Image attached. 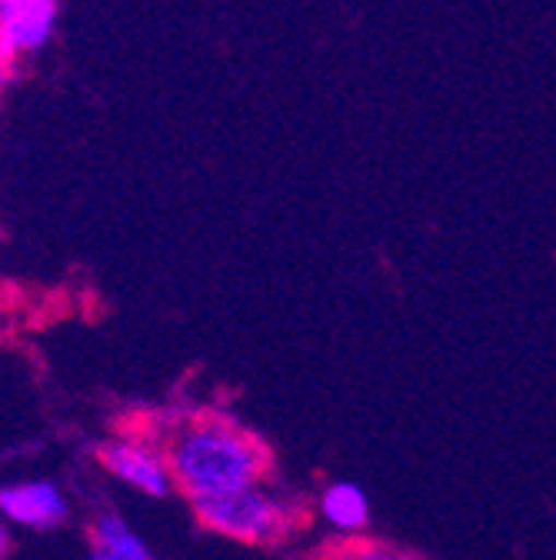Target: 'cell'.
I'll use <instances>...</instances> for the list:
<instances>
[{
    "label": "cell",
    "mask_w": 556,
    "mask_h": 560,
    "mask_svg": "<svg viewBox=\"0 0 556 560\" xmlns=\"http://www.w3.org/2000/svg\"><path fill=\"white\" fill-rule=\"evenodd\" d=\"M174 487L187 501L253 487L273 477V451L263 438L224 413H193L164 438Z\"/></svg>",
    "instance_id": "6da1fadb"
},
{
    "label": "cell",
    "mask_w": 556,
    "mask_h": 560,
    "mask_svg": "<svg viewBox=\"0 0 556 560\" xmlns=\"http://www.w3.org/2000/svg\"><path fill=\"white\" fill-rule=\"evenodd\" d=\"M190 511L203 530L221 534L237 544H250V547H273L287 540L297 527L294 508L284 498H276L263 483L193 498Z\"/></svg>",
    "instance_id": "7a4b0ae2"
},
{
    "label": "cell",
    "mask_w": 556,
    "mask_h": 560,
    "mask_svg": "<svg viewBox=\"0 0 556 560\" xmlns=\"http://www.w3.org/2000/svg\"><path fill=\"white\" fill-rule=\"evenodd\" d=\"M100 467L120 483L141 490L147 498H167L174 487V474L161 444L144 438H110L97 447Z\"/></svg>",
    "instance_id": "3957f363"
},
{
    "label": "cell",
    "mask_w": 556,
    "mask_h": 560,
    "mask_svg": "<svg viewBox=\"0 0 556 560\" xmlns=\"http://www.w3.org/2000/svg\"><path fill=\"white\" fill-rule=\"evenodd\" d=\"M57 0H0V60L40 50L54 37Z\"/></svg>",
    "instance_id": "277c9868"
},
{
    "label": "cell",
    "mask_w": 556,
    "mask_h": 560,
    "mask_svg": "<svg viewBox=\"0 0 556 560\" xmlns=\"http://www.w3.org/2000/svg\"><path fill=\"white\" fill-rule=\"evenodd\" d=\"M67 511L71 504L54 480H21L0 487V517L14 527L50 530L67 521Z\"/></svg>",
    "instance_id": "5b68a950"
},
{
    "label": "cell",
    "mask_w": 556,
    "mask_h": 560,
    "mask_svg": "<svg viewBox=\"0 0 556 560\" xmlns=\"http://www.w3.org/2000/svg\"><path fill=\"white\" fill-rule=\"evenodd\" d=\"M317 504H320V517L340 537H360L370 524V501H367L364 490L351 480L327 483Z\"/></svg>",
    "instance_id": "8992f818"
},
{
    "label": "cell",
    "mask_w": 556,
    "mask_h": 560,
    "mask_svg": "<svg viewBox=\"0 0 556 560\" xmlns=\"http://www.w3.org/2000/svg\"><path fill=\"white\" fill-rule=\"evenodd\" d=\"M91 540L97 550L117 557V560H151L147 544L137 537V530L114 511H104L94 524H91Z\"/></svg>",
    "instance_id": "52a82bcc"
},
{
    "label": "cell",
    "mask_w": 556,
    "mask_h": 560,
    "mask_svg": "<svg viewBox=\"0 0 556 560\" xmlns=\"http://www.w3.org/2000/svg\"><path fill=\"white\" fill-rule=\"evenodd\" d=\"M314 560H430L424 553H416L400 544L374 540V537H336L330 540Z\"/></svg>",
    "instance_id": "ba28073f"
},
{
    "label": "cell",
    "mask_w": 556,
    "mask_h": 560,
    "mask_svg": "<svg viewBox=\"0 0 556 560\" xmlns=\"http://www.w3.org/2000/svg\"><path fill=\"white\" fill-rule=\"evenodd\" d=\"M11 547H14V540H11L8 521H0V560H8V557H11Z\"/></svg>",
    "instance_id": "9c48e42d"
},
{
    "label": "cell",
    "mask_w": 556,
    "mask_h": 560,
    "mask_svg": "<svg viewBox=\"0 0 556 560\" xmlns=\"http://www.w3.org/2000/svg\"><path fill=\"white\" fill-rule=\"evenodd\" d=\"M11 84V63L0 60V94H4V88Z\"/></svg>",
    "instance_id": "30bf717a"
},
{
    "label": "cell",
    "mask_w": 556,
    "mask_h": 560,
    "mask_svg": "<svg viewBox=\"0 0 556 560\" xmlns=\"http://www.w3.org/2000/svg\"><path fill=\"white\" fill-rule=\"evenodd\" d=\"M87 560H117V557H110V553H104V550H97V547H94V550L87 553Z\"/></svg>",
    "instance_id": "8fae6325"
}]
</instances>
